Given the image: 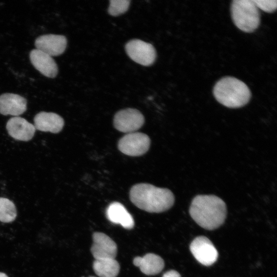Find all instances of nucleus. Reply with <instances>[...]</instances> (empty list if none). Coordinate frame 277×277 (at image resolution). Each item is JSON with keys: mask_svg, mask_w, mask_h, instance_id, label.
<instances>
[{"mask_svg": "<svg viewBox=\"0 0 277 277\" xmlns=\"http://www.w3.org/2000/svg\"><path fill=\"white\" fill-rule=\"evenodd\" d=\"M189 213L199 226L213 230L224 223L227 208L224 201L216 195H197L192 201Z\"/></svg>", "mask_w": 277, "mask_h": 277, "instance_id": "1", "label": "nucleus"}, {"mask_svg": "<svg viewBox=\"0 0 277 277\" xmlns=\"http://www.w3.org/2000/svg\"><path fill=\"white\" fill-rule=\"evenodd\" d=\"M129 195L131 201L137 207L149 212L165 211L174 202V195L169 189L147 183L137 184L132 186Z\"/></svg>", "mask_w": 277, "mask_h": 277, "instance_id": "2", "label": "nucleus"}, {"mask_svg": "<svg viewBox=\"0 0 277 277\" xmlns=\"http://www.w3.org/2000/svg\"><path fill=\"white\" fill-rule=\"evenodd\" d=\"M213 92L218 102L231 108L245 106L251 97V92L247 85L231 76H226L220 80L215 84Z\"/></svg>", "mask_w": 277, "mask_h": 277, "instance_id": "3", "label": "nucleus"}, {"mask_svg": "<svg viewBox=\"0 0 277 277\" xmlns=\"http://www.w3.org/2000/svg\"><path fill=\"white\" fill-rule=\"evenodd\" d=\"M231 13L235 25L245 32H251L259 26L260 14L252 0H234Z\"/></svg>", "mask_w": 277, "mask_h": 277, "instance_id": "4", "label": "nucleus"}, {"mask_svg": "<svg viewBox=\"0 0 277 277\" xmlns=\"http://www.w3.org/2000/svg\"><path fill=\"white\" fill-rule=\"evenodd\" d=\"M150 145L149 136L143 133H127L118 142V148L123 153L133 156L142 155L147 152Z\"/></svg>", "mask_w": 277, "mask_h": 277, "instance_id": "5", "label": "nucleus"}, {"mask_svg": "<svg viewBox=\"0 0 277 277\" xmlns=\"http://www.w3.org/2000/svg\"><path fill=\"white\" fill-rule=\"evenodd\" d=\"M125 50L132 60L143 66L152 65L156 58V51L153 45L140 39L129 41L125 45Z\"/></svg>", "mask_w": 277, "mask_h": 277, "instance_id": "6", "label": "nucleus"}, {"mask_svg": "<svg viewBox=\"0 0 277 277\" xmlns=\"http://www.w3.org/2000/svg\"><path fill=\"white\" fill-rule=\"evenodd\" d=\"M144 122V117L140 111L133 108H126L116 113L113 124L117 130L129 133L139 129Z\"/></svg>", "mask_w": 277, "mask_h": 277, "instance_id": "7", "label": "nucleus"}, {"mask_svg": "<svg viewBox=\"0 0 277 277\" xmlns=\"http://www.w3.org/2000/svg\"><path fill=\"white\" fill-rule=\"evenodd\" d=\"M190 249L196 260L205 266H210L218 258V252L212 242L207 237L195 238L190 245Z\"/></svg>", "mask_w": 277, "mask_h": 277, "instance_id": "8", "label": "nucleus"}, {"mask_svg": "<svg viewBox=\"0 0 277 277\" xmlns=\"http://www.w3.org/2000/svg\"><path fill=\"white\" fill-rule=\"evenodd\" d=\"M91 251L95 260L115 259L117 254L116 243L107 235L95 232L93 234Z\"/></svg>", "mask_w": 277, "mask_h": 277, "instance_id": "9", "label": "nucleus"}, {"mask_svg": "<svg viewBox=\"0 0 277 277\" xmlns=\"http://www.w3.org/2000/svg\"><path fill=\"white\" fill-rule=\"evenodd\" d=\"M67 41L64 35L45 34L38 36L35 41L36 49L50 56H58L65 50Z\"/></svg>", "mask_w": 277, "mask_h": 277, "instance_id": "10", "label": "nucleus"}, {"mask_svg": "<svg viewBox=\"0 0 277 277\" xmlns=\"http://www.w3.org/2000/svg\"><path fill=\"white\" fill-rule=\"evenodd\" d=\"M6 129L12 137L22 141H28L32 139L35 131L34 125L19 116L10 118L7 123Z\"/></svg>", "mask_w": 277, "mask_h": 277, "instance_id": "11", "label": "nucleus"}, {"mask_svg": "<svg viewBox=\"0 0 277 277\" xmlns=\"http://www.w3.org/2000/svg\"><path fill=\"white\" fill-rule=\"evenodd\" d=\"M29 58L34 67L43 75L50 78L57 75L58 67L52 56L35 49L31 51Z\"/></svg>", "mask_w": 277, "mask_h": 277, "instance_id": "12", "label": "nucleus"}, {"mask_svg": "<svg viewBox=\"0 0 277 277\" xmlns=\"http://www.w3.org/2000/svg\"><path fill=\"white\" fill-rule=\"evenodd\" d=\"M27 109V101L23 96L6 93L0 95V113L17 116Z\"/></svg>", "mask_w": 277, "mask_h": 277, "instance_id": "13", "label": "nucleus"}, {"mask_svg": "<svg viewBox=\"0 0 277 277\" xmlns=\"http://www.w3.org/2000/svg\"><path fill=\"white\" fill-rule=\"evenodd\" d=\"M35 129L44 132L57 133L60 132L64 125L63 118L53 112H40L34 118Z\"/></svg>", "mask_w": 277, "mask_h": 277, "instance_id": "14", "label": "nucleus"}, {"mask_svg": "<svg viewBox=\"0 0 277 277\" xmlns=\"http://www.w3.org/2000/svg\"><path fill=\"white\" fill-rule=\"evenodd\" d=\"M133 263L140 268L141 272L149 275L159 273L164 267L163 259L159 255L151 253L142 257H135Z\"/></svg>", "mask_w": 277, "mask_h": 277, "instance_id": "15", "label": "nucleus"}, {"mask_svg": "<svg viewBox=\"0 0 277 277\" xmlns=\"http://www.w3.org/2000/svg\"><path fill=\"white\" fill-rule=\"evenodd\" d=\"M106 215L110 222L120 224L125 229H130L134 227V222L132 215L118 202H113L109 205L106 210Z\"/></svg>", "mask_w": 277, "mask_h": 277, "instance_id": "16", "label": "nucleus"}, {"mask_svg": "<svg viewBox=\"0 0 277 277\" xmlns=\"http://www.w3.org/2000/svg\"><path fill=\"white\" fill-rule=\"evenodd\" d=\"M93 269L100 277H116L120 266L115 259H99L93 262Z\"/></svg>", "mask_w": 277, "mask_h": 277, "instance_id": "17", "label": "nucleus"}, {"mask_svg": "<svg viewBox=\"0 0 277 277\" xmlns=\"http://www.w3.org/2000/svg\"><path fill=\"white\" fill-rule=\"evenodd\" d=\"M17 215L14 204L10 200L0 197V221L4 223L13 222Z\"/></svg>", "mask_w": 277, "mask_h": 277, "instance_id": "18", "label": "nucleus"}, {"mask_svg": "<svg viewBox=\"0 0 277 277\" xmlns=\"http://www.w3.org/2000/svg\"><path fill=\"white\" fill-rule=\"evenodd\" d=\"M108 8L109 13L112 16L123 14L128 9L130 1L129 0H111Z\"/></svg>", "mask_w": 277, "mask_h": 277, "instance_id": "19", "label": "nucleus"}, {"mask_svg": "<svg viewBox=\"0 0 277 277\" xmlns=\"http://www.w3.org/2000/svg\"><path fill=\"white\" fill-rule=\"evenodd\" d=\"M252 1L258 8L266 12H272L277 7L276 0H252Z\"/></svg>", "mask_w": 277, "mask_h": 277, "instance_id": "20", "label": "nucleus"}, {"mask_svg": "<svg viewBox=\"0 0 277 277\" xmlns=\"http://www.w3.org/2000/svg\"><path fill=\"white\" fill-rule=\"evenodd\" d=\"M163 277H181L180 274L174 270H169L165 272Z\"/></svg>", "mask_w": 277, "mask_h": 277, "instance_id": "21", "label": "nucleus"}, {"mask_svg": "<svg viewBox=\"0 0 277 277\" xmlns=\"http://www.w3.org/2000/svg\"><path fill=\"white\" fill-rule=\"evenodd\" d=\"M0 277H8L7 274L4 273L0 272Z\"/></svg>", "mask_w": 277, "mask_h": 277, "instance_id": "22", "label": "nucleus"}, {"mask_svg": "<svg viewBox=\"0 0 277 277\" xmlns=\"http://www.w3.org/2000/svg\"><path fill=\"white\" fill-rule=\"evenodd\" d=\"M92 277H93V276H92Z\"/></svg>", "mask_w": 277, "mask_h": 277, "instance_id": "23", "label": "nucleus"}]
</instances>
